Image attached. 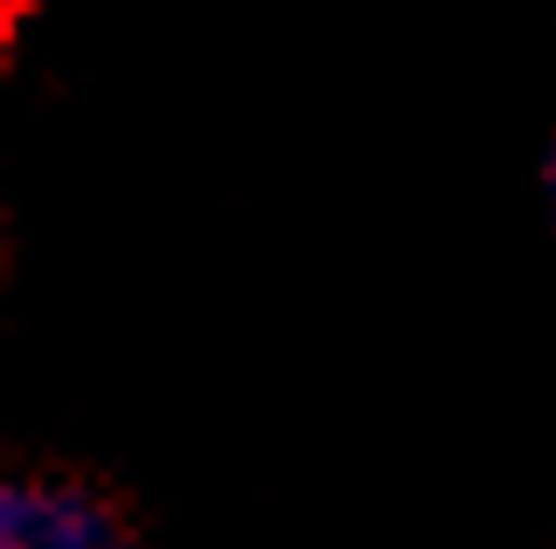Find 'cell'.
<instances>
[{
    "mask_svg": "<svg viewBox=\"0 0 556 549\" xmlns=\"http://www.w3.org/2000/svg\"><path fill=\"white\" fill-rule=\"evenodd\" d=\"M132 508L118 487L77 467H35L0 487V542L8 549H104L132 542Z\"/></svg>",
    "mask_w": 556,
    "mask_h": 549,
    "instance_id": "1",
    "label": "cell"
},
{
    "mask_svg": "<svg viewBox=\"0 0 556 549\" xmlns=\"http://www.w3.org/2000/svg\"><path fill=\"white\" fill-rule=\"evenodd\" d=\"M543 181H549V216H556V140H549V167H543Z\"/></svg>",
    "mask_w": 556,
    "mask_h": 549,
    "instance_id": "2",
    "label": "cell"
}]
</instances>
